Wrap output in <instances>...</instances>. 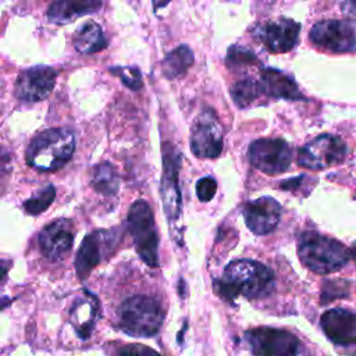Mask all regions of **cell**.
<instances>
[{"label":"cell","mask_w":356,"mask_h":356,"mask_svg":"<svg viewBox=\"0 0 356 356\" xmlns=\"http://www.w3.org/2000/svg\"><path fill=\"white\" fill-rule=\"evenodd\" d=\"M341 8L345 14L356 17V0H342Z\"/></svg>","instance_id":"1f68e13d"},{"label":"cell","mask_w":356,"mask_h":356,"mask_svg":"<svg viewBox=\"0 0 356 356\" xmlns=\"http://www.w3.org/2000/svg\"><path fill=\"white\" fill-rule=\"evenodd\" d=\"M231 97L235 102V104L241 108L250 106L254 100H257L260 97V95L263 93V88L260 85V82H256L250 78L246 79H241L238 82H235L231 86Z\"/></svg>","instance_id":"cb8c5ba5"},{"label":"cell","mask_w":356,"mask_h":356,"mask_svg":"<svg viewBox=\"0 0 356 356\" xmlns=\"http://www.w3.org/2000/svg\"><path fill=\"white\" fill-rule=\"evenodd\" d=\"M74 243V225L71 220H56L39 232V248L42 254L50 261L63 260Z\"/></svg>","instance_id":"5bb4252c"},{"label":"cell","mask_w":356,"mask_h":356,"mask_svg":"<svg viewBox=\"0 0 356 356\" xmlns=\"http://www.w3.org/2000/svg\"><path fill=\"white\" fill-rule=\"evenodd\" d=\"M260 85L263 92L277 99L299 100L303 99L296 82L284 72L274 68H263L260 72Z\"/></svg>","instance_id":"ffe728a7"},{"label":"cell","mask_w":356,"mask_h":356,"mask_svg":"<svg viewBox=\"0 0 356 356\" xmlns=\"http://www.w3.org/2000/svg\"><path fill=\"white\" fill-rule=\"evenodd\" d=\"M170 1H171V0H153V8H154V11H157V10L161 8V7H165Z\"/></svg>","instance_id":"d6a6232c"},{"label":"cell","mask_w":356,"mask_h":356,"mask_svg":"<svg viewBox=\"0 0 356 356\" xmlns=\"http://www.w3.org/2000/svg\"><path fill=\"white\" fill-rule=\"evenodd\" d=\"M217 191V184L211 177H204L197 181L196 184V193L199 200L202 202H209L214 197Z\"/></svg>","instance_id":"f1b7e54d"},{"label":"cell","mask_w":356,"mask_h":356,"mask_svg":"<svg viewBox=\"0 0 356 356\" xmlns=\"http://www.w3.org/2000/svg\"><path fill=\"white\" fill-rule=\"evenodd\" d=\"M349 257H352L355 261H356V243L352 246L350 252H349Z\"/></svg>","instance_id":"836d02e7"},{"label":"cell","mask_w":356,"mask_h":356,"mask_svg":"<svg viewBox=\"0 0 356 356\" xmlns=\"http://www.w3.org/2000/svg\"><path fill=\"white\" fill-rule=\"evenodd\" d=\"M163 179L161 197L168 218H177L181 210V196L178 189V168L179 156L168 143L163 145Z\"/></svg>","instance_id":"9a60e30c"},{"label":"cell","mask_w":356,"mask_h":356,"mask_svg":"<svg viewBox=\"0 0 356 356\" xmlns=\"http://www.w3.org/2000/svg\"><path fill=\"white\" fill-rule=\"evenodd\" d=\"M110 72L117 75L125 86L132 90H138L142 88V75L136 67H111Z\"/></svg>","instance_id":"4316f807"},{"label":"cell","mask_w":356,"mask_h":356,"mask_svg":"<svg viewBox=\"0 0 356 356\" xmlns=\"http://www.w3.org/2000/svg\"><path fill=\"white\" fill-rule=\"evenodd\" d=\"M246 342L254 356H298V338L280 328L257 327L246 331Z\"/></svg>","instance_id":"52a82bcc"},{"label":"cell","mask_w":356,"mask_h":356,"mask_svg":"<svg viewBox=\"0 0 356 356\" xmlns=\"http://www.w3.org/2000/svg\"><path fill=\"white\" fill-rule=\"evenodd\" d=\"M243 217L248 228L253 234L267 235L280 222L281 206L275 199L263 196L245 204Z\"/></svg>","instance_id":"2e32d148"},{"label":"cell","mask_w":356,"mask_h":356,"mask_svg":"<svg viewBox=\"0 0 356 356\" xmlns=\"http://www.w3.org/2000/svg\"><path fill=\"white\" fill-rule=\"evenodd\" d=\"M298 256L305 267L318 274L341 270L349 260V250L338 241L317 232H305L298 243Z\"/></svg>","instance_id":"3957f363"},{"label":"cell","mask_w":356,"mask_h":356,"mask_svg":"<svg viewBox=\"0 0 356 356\" xmlns=\"http://www.w3.org/2000/svg\"><path fill=\"white\" fill-rule=\"evenodd\" d=\"M57 71L49 65L29 67L17 78L15 95L22 102L44 100L54 88Z\"/></svg>","instance_id":"4fadbf2b"},{"label":"cell","mask_w":356,"mask_h":356,"mask_svg":"<svg viewBox=\"0 0 356 356\" xmlns=\"http://www.w3.org/2000/svg\"><path fill=\"white\" fill-rule=\"evenodd\" d=\"M193 60L192 50L188 46L181 44L164 57L161 61V71L168 79L178 78L188 71V68L193 64Z\"/></svg>","instance_id":"7402d4cb"},{"label":"cell","mask_w":356,"mask_h":356,"mask_svg":"<svg viewBox=\"0 0 356 356\" xmlns=\"http://www.w3.org/2000/svg\"><path fill=\"white\" fill-rule=\"evenodd\" d=\"M345 156V142L338 136L324 134L299 149L298 164L309 170H324L339 164Z\"/></svg>","instance_id":"8992f818"},{"label":"cell","mask_w":356,"mask_h":356,"mask_svg":"<svg viewBox=\"0 0 356 356\" xmlns=\"http://www.w3.org/2000/svg\"><path fill=\"white\" fill-rule=\"evenodd\" d=\"M300 24L289 18H277L256 25L252 35L273 53H285L298 43Z\"/></svg>","instance_id":"8fae6325"},{"label":"cell","mask_w":356,"mask_h":356,"mask_svg":"<svg viewBox=\"0 0 356 356\" xmlns=\"http://www.w3.org/2000/svg\"><path fill=\"white\" fill-rule=\"evenodd\" d=\"M92 186L96 192L104 196H113L118 191V175L110 163L96 165L92 175Z\"/></svg>","instance_id":"603a6c76"},{"label":"cell","mask_w":356,"mask_h":356,"mask_svg":"<svg viewBox=\"0 0 356 356\" xmlns=\"http://www.w3.org/2000/svg\"><path fill=\"white\" fill-rule=\"evenodd\" d=\"M74 47L82 54H93L103 50L107 46V40L99 24L95 21H86L74 33Z\"/></svg>","instance_id":"44dd1931"},{"label":"cell","mask_w":356,"mask_h":356,"mask_svg":"<svg viewBox=\"0 0 356 356\" xmlns=\"http://www.w3.org/2000/svg\"><path fill=\"white\" fill-rule=\"evenodd\" d=\"M115 356H160L156 350L140 343H129L120 348Z\"/></svg>","instance_id":"f546056e"},{"label":"cell","mask_w":356,"mask_h":356,"mask_svg":"<svg viewBox=\"0 0 356 356\" xmlns=\"http://www.w3.org/2000/svg\"><path fill=\"white\" fill-rule=\"evenodd\" d=\"M164 313L160 303L146 295H135L122 302L118 309L120 328L138 338H149L160 331Z\"/></svg>","instance_id":"277c9868"},{"label":"cell","mask_w":356,"mask_h":356,"mask_svg":"<svg viewBox=\"0 0 356 356\" xmlns=\"http://www.w3.org/2000/svg\"><path fill=\"white\" fill-rule=\"evenodd\" d=\"M274 286V273L264 264L253 260L231 261L221 278L214 281V289L220 298L232 302L242 295L248 299L266 296Z\"/></svg>","instance_id":"6da1fadb"},{"label":"cell","mask_w":356,"mask_h":356,"mask_svg":"<svg viewBox=\"0 0 356 356\" xmlns=\"http://www.w3.org/2000/svg\"><path fill=\"white\" fill-rule=\"evenodd\" d=\"M225 63L229 68H245L257 63V58L250 49L241 44H232L228 49Z\"/></svg>","instance_id":"484cf974"},{"label":"cell","mask_w":356,"mask_h":356,"mask_svg":"<svg viewBox=\"0 0 356 356\" xmlns=\"http://www.w3.org/2000/svg\"><path fill=\"white\" fill-rule=\"evenodd\" d=\"M13 170L11 153L7 147L0 145V186L6 185Z\"/></svg>","instance_id":"4dcf8cb0"},{"label":"cell","mask_w":356,"mask_h":356,"mask_svg":"<svg viewBox=\"0 0 356 356\" xmlns=\"http://www.w3.org/2000/svg\"><path fill=\"white\" fill-rule=\"evenodd\" d=\"M348 282L346 281H325L321 292V302L327 303L337 298H343L348 295Z\"/></svg>","instance_id":"83f0119b"},{"label":"cell","mask_w":356,"mask_h":356,"mask_svg":"<svg viewBox=\"0 0 356 356\" xmlns=\"http://www.w3.org/2000/svg\"><path fill=\"white\" fill-rule=\"evenodd\" d=\"M191 150L200 159H216L222 150V131L213 110H204L191 131Z\"/></svg>","instance_id":"30bf717a"},{"label":"cell","mask_w":356,"mask_h":356,"mask_svg":"<svg viewBox=\"0 0 356 356\" xmlns=\"http://www.w3.org/2000/svg\"><path fill=\"white\" fill-rule=\"evenodd\" d=\"M75 150V136L67 128H50L36 135L28 149L26 161L40 171H54L65 165Z\"/></svg>","instance_id":"7a4b0ae2"},{"label":"cell","mask_w":356,"mask_h":356,"mask_svg":"<svg viewBox=\"0 0 356 356\" xmlns=\"http://www.w3.org/2000/svg\"><path fill=\"white\" fill-rule=\"evenodd\" d=\"M249 161L261 172L275 175L288 170L292 152L284 139H257L249 146Z\"/></svg>","instance_id":"9c48e42d"},{"label":"cell","mask_w":356,"mask_h":356,"mask_svg":"<svg viewBox=\"0 0 356 356\" xmlns=\"http://www.w3.org/2000/svg\"><path fill=\"white\" fill-rule=\"evenodd\" d=\"M327 338L338 345L356 342V316L343 309H330L320 320Z\"/></svg>","instance_id":"e0dca14e"},{"label":"cell","mask_w":356,"mask_h":356,"mask_svg":"<svg viewBox=\"0 0 356 356\" xmlns=\"http://www.w3.org/2000/svg\"><path fill=\"white\" fill-rule=\"evenodd\" d=\"M56 197V188L53 185H47L42 188L39 192L32 195L29 199L24 202V209L26 213L38 216L43 213L54 200Z\"/></svg>","instance_id":"d4e9b609"},{"label":"cell","mask_w":356,"mask_h":356,"mask_svg":"<svg viewBox=\"0 0 356 356\" xmlns=\"http://www.w3.org/2000/svg\"><path fill=\"white\" fill-rule=\"evenodd\" d=\"M309 39L327 51L349 53L356 49V28L350 21H320L310 29Z\"/></svg>","instance_id":"ba28073f"},{"label":"cell","mask_w":356,"mask_h":356,"mask_svg":"<svg viewBox=\"0 0 356 356\" xmlns=\"http://www.w3.org/2000/svg\"><path fill=\"white\" fill-rule=\"evenodd\" d=\"M99 299L88 289H83V295L76 299L72 309L70 310V321L82 339H88L90 337L92 330L99 318Z\"/></svg>","instance_id":"ac0fdd59"},{"label":"cell","mask_w":356,"mask_h":356,"mask_svg":"<svg viewBox=\"0 0 356 356\" xmlns=\"http://www.w3.org/2000/svg\"><path fill=\"white\" fill-rule=\"evenodd\" d=\"M117 239L118 231L115 229H99L83 238L75 257V268L81 280H85L90 274V271L100 263L102 257L114 248Z\"/></svg>","instance_id":"7c38bea8"},{"label":"cell","mask_w":356,"mask_h":356,"mask_svg":"<svg viewBox=\"0 0 356 356\" xmlns=\"http://www.w3.org/2000/svg\"><path fill=\"white\" fill-rule=\"evenodd\" d=\"M127 222L139 257L147 266L157 267L159 236L150 206L145 200H136L128 211Z\"/></svg>","instance_id":"5b68a950"},{"label":"cell","mask_w":356,"mask_h":356,"mask_svg":"<svg viewBox=\"0 0 356 356\" xmlns=\"http://www.w3.org/2000/svg\"><path fill=\"white\" fill-rule=\"evenodd\" d=\"M102 0H53L47 10V18L54 24H70L76 18L97 13Z\"/></svg>","instance_id":"d6986e66"}]
</instances>
